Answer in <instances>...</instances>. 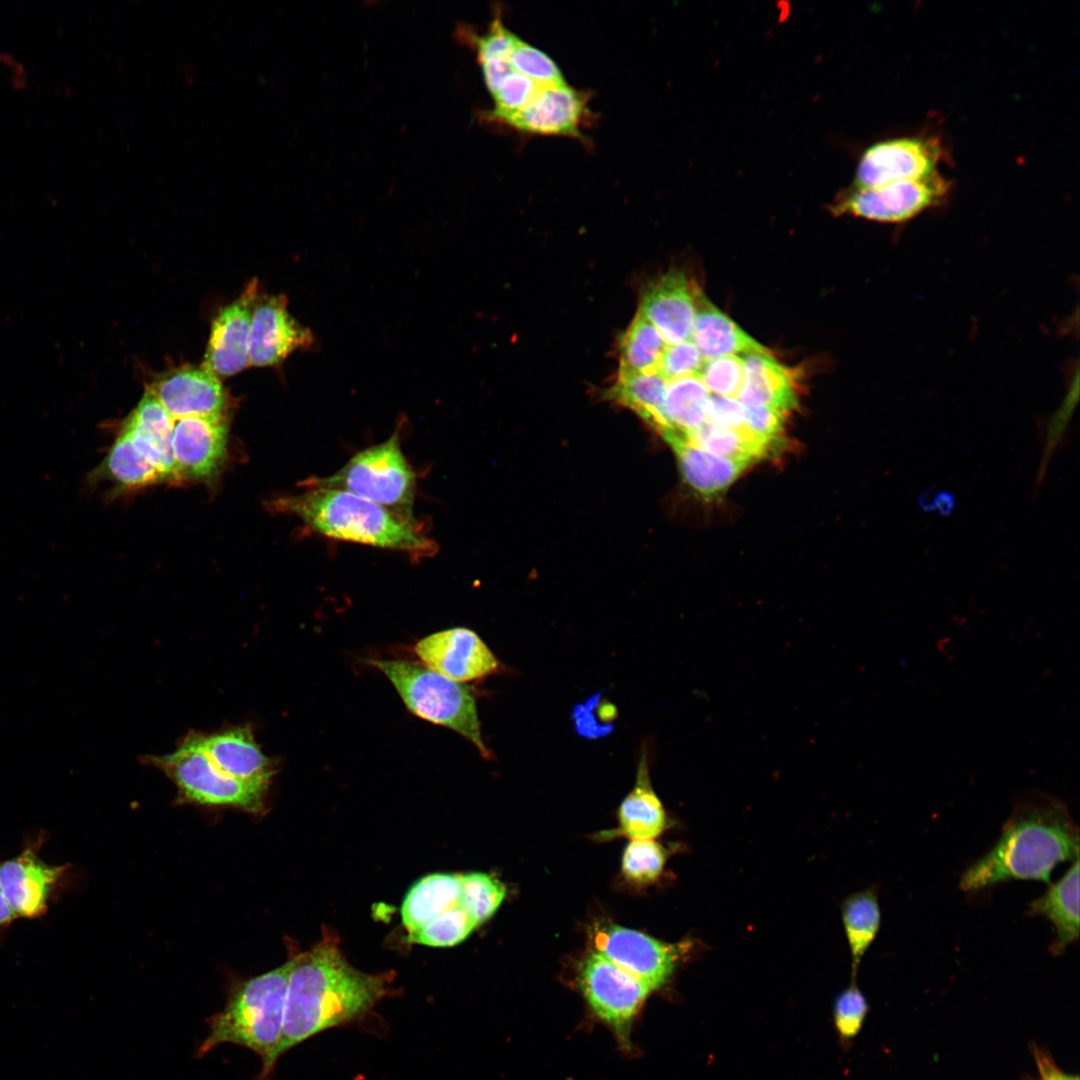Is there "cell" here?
Here are the masks:
<instances>
[{
    "label": "cell",
    "instance_id": "obj_8",
    "mask_svg": "<svg viewBox=\"0 0 1080 1080\" xmlns=\"http://www.w3.org/2000/svg\"><path fill=\"white\" fill-rule=\"evenodd\" d=\"M578 983L595 1015L628 1042L633 1020L652 989L595 951L581 961Z\"/></svg>",
    "mask_w": 1080,
    "mask_h": 1080
},
{
    "label": "cell",
    "instance_id": "obj_48",
    "mask_svg": "<svg viewBox=\"0 0 1080 1080\" xmlns=\"http://www.w3.org/2000/svg\"><path fill=\"white\" fill-rule=\"evenodd\" d=\"M18 919L8 904L0 886V930L8 928Z\"/></svg>",
    "mask_w": 1080,
    "mask_h": 1080
},
{
    "label": "cell",
    "instance_id": "obj_36",
    "mask_svg": "<svg viewBox=\"0 0 1080 1080\" xmlns=\"http://www.w3.org/2000/svg\"><path fill=\"white\" fill-rule=\"evenodd\" d=\"M476 927L474 920L458 904L408 935V941L431 947H451L464 941Z\"/></svg>",
    "mask_w": 1080,
    "mask_h": 1080
},
{
    "label": "cell",
    "instance_id": "obj_34",
    "mask_svg": "<svg viewBox=\"0 0 1080 1080\" xmlns=\"http://www.w3.org/2000/svg\"><path fill=\"white\" fill-rule=\"evenodd\" d=\"M516 35L497 17L487 31L475 38L478 61L490 94L512 72L509 55Z\"/></svg>",
    "mask_w": 1080,
    "mask_h": 1080
},
{
    "label": "cell",
    "instance_id": "obj_2",
    "mask_svg": "<svg viewBox=\"0 0 1080 1080\" xmlns=\"http://www.w3.org/2000/svg\"><path fill=\"white\" fill-rule=\"evenodd\" d=\"M1079 857V830L1066 804L1034 789L1020 793L994 846L961 875L959 886L977 892L1012 880L1051 884L1054 868Z\"/></svg>",
    "mask_w": 1080,
    "mask_h": 1080
},
{
    "label": "cell",
    "instance_id": "obj_14",
    "mask_svg": "<svg viewBox=\"0 0 1080 1080\" xmlns=\"http://www.w3.org/2000/svg\"><path fill=\"white\" fill-rule=\"evenodd\" d=\"M314 343L312 331L289 313L284 295H258L252 316L249 365H278L293 352L309 349Z\"/></svg>",
    "mask_w": 1080,
    "mask_h": 1080
},
{
    "label": "cell",
    "instance_id": "obj_7",
    "mask_svg": "<svg viewBox=\"0 0 1080 1080\" xmlns=\"http://www.w3.org/2000/svg\"><path fill=\"white\" fill-rule=\"evenodd\" d=\"M400 440V430L396 429L385 441L356 453L335 473L309 479L304 485L348 491L414 517L416 474Z\"/></svg>",
    "mask_w": 1080,
    "mask_h": 1080
},
{
    "label": "cell",
    "instance_id": "obj_3",
    "mask_svg": "<svg viewBox=\"0 0 1080 1080\" xmlns=\"http://www.w3.org/2000/svg\"><path fill=\"white\" fill-rule=\"evenodd\" d=\"M275 506L299 517L325 537L405 552L422 559L438 551L437 543L415 517L400 514L348 491L306 486L298 495L279 498Z\"/></svg>",
    "mask_w": 1080,
    "mask_h": 1080
},
{
    "label": "cell",
    "instance_id": "obj_24",
    "mask_svg": "<svg viewBox=\"0 0 1080 1080\" xmlns=\"http://www.w3.org/2000/svg\"><path fill=\"white\" fill-rule=\"evenodd\" d=\"M744 376L738 400L744 406H767L790 411L796 392L790 372L767 350L741 356Z\"/></svg>",
    "mask_w": 1080,
    "mask_h": 1080
},
{
    "label": "cell",
    "instance_id": "obj_20",
    "mask_svg": "<svg viewBox=\"0 0 1080 1080\" xmlns=\"http://www.w3.org/2000/svg\"><path fill=\"white\" fill-rule=\"evenodd\" d=\"M201 744L213 764L226 775L269 786L274 763L262 752L248 725L201 733Z\"/></svg>",
    "mask_w": 1080,
    "mask_h": 1080
},
{
    "label": "cell",
    "instance_id": "obj_45",
    "mask_svg": "<svg viewBox=\"0 0 1080 1080\" xmlns=\"http://www.w3.org/2000/svg\"><path fill=\"white\" fill-rule=\"evenodd\" d=\"M598 697H592L583 706H577L574 710V721L577 731L586 737H595L609 732L608 728L597 724L593 718V709Z\"/></svg>",
    "mask_w": 1080,
    "mask_h": 1080
},
{
    "label": "cell",
    "instance_id": "obj_44",
    "mask_svg": "<svg viewBox=\"0 0 1080 1080\" xmlns=\"http://www.w3.org/2000/svg\"><path fill=\"white\" fill-rule=\"evenodd\" d=\"M707 421L726 428H743L745 406L735 397L711 395Z\"/></svg>",
    "mask_w": 1080,
    "mask_h": 1080
},
{
    "label": "cell",
    "instance_id": "obj_40",
    "mask_svg": "<svg viewBox=\"0 0 1080 1080\" xmlns=\"http://www.w3.org/2000/svg\"><path fill=\"white\" fill-rule=\"evenodd\" d=\"M542 87L545 86L539 85L520 73L510 72L491 93L494 100L492 117L502 121L518 112L536 96Z\"/></svg>",
    "mask_w": 1080,
    "mask_h": 1080
},
{
    "label": "cell",
    "instance_id": "obj_29",
    "mask_svg": "<svg viewBox=\"0 0 1080 1080\" xmlns=\"http://www.w3.org/2000/svg\"><path fill=\"white\" fill-rule=\"evenodd\" d=\"M95 476L123 488H140L165 481L159 469L140 451L130 434L121 428Z\"/></svg>",
    "mask_w": 1080,
    "mask_h": 1080
},
{
    "label": "cell",
    "instance_id": "obj_5",
    "mask_svg": "<svg viewBox=\"0 0 1080 1080\" xmlns=\"http://www.w3.org/2000/svg\"><path fill=\"white\" fill-rule=\"evenodd\" d=\"M367 663L386 676L409 712L453 730L489 758L476 700L468 686L408 660L369 659Z\"/></svg>",
    "mask_w": 1080,
    "mask_h": 1080
},
{
    "label": "cell",
    "instance_id": "obj_38",
    "mask_svg": "<svg viewBox=\"0 0 1080 1080\" xmlns=\"http://www.w3.org/2000/svg\"><path fill=\"white\" fill-rule=\"evenodd\" d=\"M665 860V849L653 839H632L623 854L622 871L631 881L648 883L661 874Z\"/></svg>",
    "mask_w": 1080,
    "mask_h": 1080
},
{
    "label": "cell",
    "instance_id": "obj_31",
    "mask_svg": "<svg viewBox=\"0 0 1080 1080\" xmlns=\"http://www.w3.org/2000/svg\"><path fill=\"white\" fill-rule=\"evenodd\" d=\"M710 397L697 375L668 381L664 404L671 428L686 433L704 424Z\"/></svg>",
    "mask_w": 1080,
    "mask_h": 1080
},
{
    "label": "cell",
    "instance_id": "obj_28",
    "mask_svg": "<svg viewBox=\"0 0 1080 1080\" xmlns=\"http://www.w3.org/2000/svg\"><path fill=\"white\" fill-rule=\"evenodd\" d=\"M667 382L658 371L618 375L606 396L632 410L662 435L672 429L664 404Z\"/></svg>",
    "mask_w": 1080,
    "mask_h": 1080
},
{
    "label": "cell",
    "instance_id": "obj_32",
    "mask_svg": "<svg viewBox=\"0 0 1080 1080\" xmlns=\"http://www.w3.org/2000/svg\"><path fill=\"white\" fill-rule=\"evenodd\" d=\"M684 434L692 443L710 453L748 464L765 456L770 448V445L757 439L745 427L726 428L706 421Z\"/></svg>",
    "mask_w": 1080,
    "mask_h": 1080
},
{
    "label": "cell",
    "instance_id": "obj_9",
    "mask_svg": "<svg viewBox=\"0 0 1080 1080\" xmlns=\"http://www.w3.org/2000/svg\"><path fill=\"white\" fill-rule=\"evenodd\" d=\"M950 182L938 172L922 179L902 180L874 188H855L837 200L834 211L882 223L906 222L940 205Z\"/></svg>",
    "mask_w": 1080,
    "mask_h": 1080
},
{
    "label": "cell",
    "instance_id": "obj_6",
    "mask_svg": "<svg viewBox=\"0 0 1080 1080\" xmlns=\"http://www.w3.org/2000/svg\"><path fill=\"white\" fill-rule=\"evenodd\" d=\"M145 762L163 771L177 787V800L210 807H231L258 814L265 808L268 785L230 777L205 753L201 733H190L171 753Z\"/></svg>",
    "mask_w": 1080,
    "mask_h": 1080
},
{
    "label": "cell",
    "instance_id": "obj_17",
    "mask_svg": "<svg viewBox=\"0 0 1080 1080\" xmlns=\"http://www.w3.org/2000/svg\"><path fill=\"white\" fill-rule=\"evenodd\" d=\"M226 445L224 417L174 420L173 455L179 480L212 479L224 463Z\"/></svg>",
    "mask_w": 1080,
    "mask_h": 1080
},
{
    "label": "cell",
    "instance_id": "obj_39",
    "mask_svg": "<svg viewBox=\"0 0 1080 1080\" xmlns=\"http://www.w3.org/2000/svg\"><path fill=\"white\" fill-rule=\"evenodd\" d=\"M709 393L738 397L744 376L740 355H724L705 359L697 375Z\"/></svg>",
    "mask_w": 1080,
    "mask_h": 1080
},
{
    "label": "cell",
    "instance_id": "obj_13",
    "mask_svg": "<svg viewBox=\"0 0 1080 1080\" xmlns=\"http://www.w3.org/2000/svg\"><path fill=\"white\" fill-rule=\"evenodd\" d=\"M413 649L424 666L460 683L487 677L500 665L481 637L466 627L431 633Z\"/></svg>",
    "mask_w": 1080,
    "mask_h": 1080
},
{
    "label": "cell",
    "instance_id": "obj_30",
    "mask_svg": "<svg viewBox=\"0 0 1080 1080\" xmlns=\"http://www.w3.org/2000/svg\"><path fill=\"white\" fill-rule=\"evenodd\" d=\"M841 914L855 975L881 925L876 889L869 888L848 896L842 903Z\"/></svg>",
    "mask_w": 1080,
    "mask_h": 1080
},
{
    "label": "cell",
    "instance_id": "obj_19",
    "mask_svg": "<svg viewBox=\"0 0 1080 1080\" xmlns=\"http://www.w3.org/2000/svg\"><path fill=\"white\" fill-rule=\"evenodd\" d=\"M585 106L584 95L567 84L547 86L501 122L528 133L578 136Z\"/></svg>",
    "mask_w": 1080,
    "mask_h": 1080
},
{
    "label": "cell",
    "instance_id": "obj_10",
    "mask_svg": "<svg viewBox=\"0 0 1080 1080\" xmlns=\"http://www.w3.org/2000/svg\"><path fill=\"white\" fill-rule=\"evenodd\" d=\"M593 951L647 984L652 991L671 976L683 952V943L671 944L615 924L592 929Z\"/></svg>",
    "mask_w": 1080,
    "mask_h": 1080
},
{
    "label": "cell",
    "instance_id": "obj_11",
    "mask_svg": "<svg viewBox=\"0 0 1080 1080\" xmlns=\"http://www.w3.org/2000/svg\"><path fill=\"white\" fill-rule=\"evenodd\" d=\"M42 840L26 843L17 855L0 862V886L18 919L44 916L70 868L46 862L39 854Z\"/></svg>",
    "mask_w": 1080,
    "mask_h": 1080
},
{
    "label": "cell",
    "instance_id": "obj_35",
    "mask_svg": "<svg viewBox=\"0 0 1080 1080\" xmlns=\"http://www.w3.org/2000/svg\"><path fill=\"white\" fill-rule=\"evenodd\" d=\"M505 895L504 884L493 875L482 872L460 874L459 905L477 926L496 912Z\"/></svg>",
    "mask_w": 1080,
    "mask_h": 1080
},
{
    "label": "cell",
    "instance_id": "obj_37",
    "mask_svg": "<svg viewBox=\"0 0 1080 1080\" xmlns=\"http://www.w3.org/2000/svg\"><path fill=\"white\" fill-rule=\"evenodd\" d=\"M513 71L520 73L541 86L567 84L556 63L541 50L527 44L517 36L509 55Z\"/></svg>",
    "mask_w": 1080,
    "mask_h": 1080
},
{
    "label": "cell",
    "instance_id": "obj_27",
    "mask_svg": "<svg viewBox=\"0 0 1080 1080\" xmlns=\"http://www.w3.org/2000/svg\"><path fill=\"white\" fill-rule=\"evenodd\" d=\"M460 874L433 873L415 882L401 906L402 924L413 934L446 910L459 904Z\"/></svg>",
    "mask_w": 1080,
    "mask_h": 1080
},
{
    "label": "cell",
    "instance_id": "obj_12",
    "mask_svg": "<svg viewBox=\"0 0 1080 1080\" xmlns=\"http://www.w3.org/2000/svg\"><path fill=\"white\" fill-rule=\"evenodd\" d=\"M944 149L936 137L908 136L870 146L857 167L855 188H874L937 173Z\"/></svg>",
    "mask_w": 1080,
    "mask_h": 1080
},
{
    "label": "cell",
    "instance_id": "obj_25",
    "mask_svg": "<svg viewBox=\"0 0 1080 1080\" xmlns=\"http://www.w3.org/2000/svg\"><path fill=\"white\" fill-rule=\"evenodd\" d=\"M690 338L704 360L766 350L701 293L696 295V313Z\"/></svg>",
    "mask_w": 1080,
    "mask_h": 1080
},
{
    "label": "cell",
    "instance_id": "obj_4",
    "mask_svg": "<svg viewBox=\"0 0 1080 1080\" xmlns=\"http://www.w3.org/2000/svg\"><path fill=\"white\" fill-rule=\"evenodd\" d=\"M295 957L264 974L233 983L224 1008L207 1019L208 1034L197 1049L203 1057L222 1044H234L260 1057L255 1080H267L276 1065L288 981Z\"/></svg>",
    "mask_w": 1080,
    "mask_h": 1080
},
{
    "label": "cell",
    "instance_id": "obj_21",
    "mask_svg": "<svg viewBox=\"0 0 1080 1080\" xmlns=\"http://www.w3.org/2000/svg\"><path fill=\"white\" fill-rule=\"evenodd\" d=\"M140 451L165 481H179L173 455L174 419L148 390L123 423Z\"/></svg>",
    "mask_w": 1080,
    "mask_h": 1080
},
{
    "label": "cell",
    "instance_id": "obj_15",
    "mask_svg": "<svg viewBox=\"0 0 1080 1080\" xmlns=\"http://www.w3.org/2000/svg\"><path fill=\"white\" fill-rule=\"evenodd\" d=\"M258 297L252 280L240 297L223 308L213 321L202 368L215 376H231L249 365L252 316Z\"/></svg>",
    "mask_w": 1080,
    "mask_h": 1080
},
{
    "label": "cell",
    "instance_id": "obj_42",
    "mask_svg": "<svg viewBox=\"0 0 1080 1080\" xmlns=\"http://www.w3.org/2000/svg\"><path fill=\"white\" fill-rule=\"evenodd\" d=\"M704 362L696 345L687 340L666 346L657 371L667 380L698 375Z\"/></svg>",
    "mask_w": 1080,
    "mask_h": 1080
},
{
    "label": "cell",
    "instance_id": "obj_22",
    "mask_svg": "<svg viewBox=\"0 0 1080 1080\" xmlns=\"http://www.w3.org/2000/svg\"><path fill=\"white\" fill-rule=\"evenodd\" d=\"M662 437L673 449L687 483L706 498L722 493L750 465L710 453L675 429Z\"/></svg>",
    "mask_w": 1080,
    "mask_h": 1080
},
{
    "label": "cell",
    "instance_id": "obj_47",
    "mask_svg": "<svg viewBox=\"0 0 1080 1080\" xmlns=\"http://www.w3.org/2000/svg\"><path fill=\"white\" fill-rule=\"evenodd\" d=\"M955 507V499L953 495L948 491H939L936 493L935 510L942 516L950 515Z\"/></svg>",
    "mask_w": 1080,
    "mask_h": 1080
},
{
    "label": "cell",
    "instance_id": "obj_46",
    "mask_svg": "<svg viewBox=\"0 0 1080 1080\" xmlns=\"http://www.w3.org/2000/svg\"><path fill=\"white\" fill-rule=\"evenodd\" d=\"M1039 1080H1079L1077 1075H1071L1060 1070L1048 1057L1036 1054Z\"/></svg>",
    "mask_w": 1080,
    "mask_h": 1080
},
{
    "label": "cell",
    "instance_id": "obj_1",
    "mask_svg": "<svg viewBox=\"0 0 1080 1080\" xmlns=\"http://www.w3.org/2000/svg\"><path fill=\"white\" fill-rule=\"evenodd\" d=\"M387 985L385 975L351 966L329 939L297 955L288 981L275 1063L316 1034L364 1017L386 995Z\"/></svg>",
    "mask_w": 1080,
    "mask_h": 1080
},
{
    "label": "cell",
    "instance_id": "obj_16",
    "mask_svg": "<svg viewBox=\"0 0 1080 1080\" xmlns=\"http://www.w3.org/2000/svg\"><path fill=\"white\" fill-rule=\"evenodd\" d=\"M174 419L223 418L226 394L218 377L204 368L183 367L166 372L149 386Z\"/></svg>",
    "mask_w": 1080,
    "mask_h": 1080
},
{
    "label": "cell",
    "instance_id": "obj_49",
    "mask_svg": "<svg viewBox=\"0 0 1080 1080\" xmlns=\"http://www.w3.org/2000/svg\"><path fill=\"white\" fill-rule=\"evenodd\" d=\"M936 493L934 489H928L922 493L918 498L919 506L928 512L935 511Z\"/></svg>",
    "mask_w": 1080,
    "mask_h": 1080
},
{
    "label": "cell",
    "instance_id": "obj_18",
    "mask_svg": "<svg viewBox=\"0 0 1080 1080\" xmlns=\"http://www.w3.org/2000/svg\"><path fill=\"white\" fill-rule=\"evenodd\" d=\"M696 295V288L683 272L670 271L645 290L639 313L669 345L684 342L691 337Z\"/></svg>",
    "mask_w": 1080,
    "mask_h": 1080
},
{
    "label": "cell",
    "instance_id": "obj_43",
    "mask_svg": "<svg viewBox=\"0 0 1080 1080\" xmlns=\"http://www.w3.org/2000/svg\"><path fill=\"white\" fill-rule=\"evenodd\" d=\"M786 412L767 406H745V428L757 439L771 445L778 439Z\"/></svg>",
    "mask_w": 1080,
    "mask_h": 1080
},
{
    "label": "cell",
    "instance_id": "obj_26",
    "mask_svg": "<svg viewBox=\"0 0 1080 1080\" xmlns=\"http://www.w3.org/2000/svg\"><path fill=\"white\" fill-rule=\"evenodd\" d=\"M618 819L622 833L631 839H653L665 828L666 814L651 784L647 751L640 755L634 787L621 802Z\"/></svg>",
    "mask_w": 1080,
    "mask_h": 1080
},
{
    "label": "cell",
    "instance_id": "obj_41",
    "mask_svg": "<svg viewBox=\"0 0 1080 1080\" xmlns=\"http://www.w3.org/2000/svg\"><path fill=\"white\" fill-rule=\"evenodd\" d=\"M868 1011V1003L853 982L844 989L834 1003V1023L842 1040H851L860 1031Z\"/></svg>",
    "mask_w": 1080,
    "mask_h": 1080
},
{
    "label": "cell",
    "instance_id": "obj_33",
    "mask_svg": "<svg viewBox=\"0 0 1080 1080\" xmlns=\"http://www.w3.org/2000/svg\"><path fill=\"white\" fill-rule=\"evenodd\" d=\"M666 346L655 326L638 313L620 341L618 375L657 371Z\"/></svg>",
    "mask_w": 1080,
    "mask_h": 1080
},
{
    "label": "cell",
    "instance_id": "obj_23",
    "mask_svg": "<svg viewBox=\"0 0 1080 1080\" xmlns=\"http://www.w3.org/2000/svg\"><path fill=\"white\" fill-rule=\"evenodd\" d=\"M1079 857L1071 862L1066 873L1047 891L1028 906L1027 915L1048 919L1056 933L1049 951L1061 955L1079 938Z\"/></svg>",
    "mask_w": 1080,
    "mask_h": 1080
}]
</instances>
